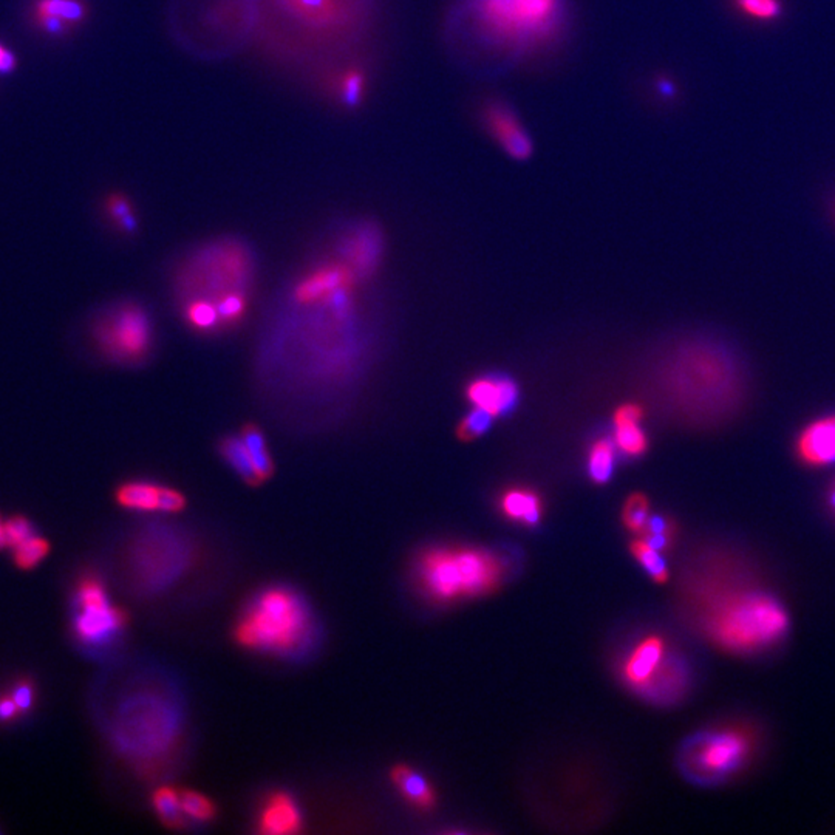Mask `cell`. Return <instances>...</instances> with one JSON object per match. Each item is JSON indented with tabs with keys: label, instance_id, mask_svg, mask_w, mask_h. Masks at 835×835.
I'll list each match as a JSON object with an SVG mask.
<instances>
[{
	"label": "cell",
	"instance_id": "obj_30",
	"mask_svg": "<svg viewBox=\"0 0 835 835\" xmlns=\"http://www.w3.org/2000/svg\"><path fill=\"white\" fill-rule=\"evenodd\" d=\"M180 795L188 820L197 823H207L217 817V804L205 794L194 789H181Z\"/></svg>",
	"mask_w": 835,
	"mask_h": 835
},
{
	"label": "cell",
	"instance_id": "obj_31",
	"mask_svg": "<svg viewBox=\"0 0 835 835\" xmlns=\"http://www.w3.org/2000/svg\"><path fill=\"white\" fill-rule=\"evenodd\" d=\"M650 501L642 492H633L627 497L622 506V523L629 532L639 535L650 518Z\"/></svg>",
	"mask_w": 835,
	"mask_h": 835
},
{
	"label": "cell",
	"instance_id": "obj_36",
	"mask_svg": "<svg viewBox=\"0 0 835 835\" xmlns=\"http://www.w3.org/2000/svg\"><path fill=\"white\" fill-rule=\"evenodd\" d=\"M13 698L16 701L17 708L21 710V713L30 712V708H33L34 704V685L33 682L30 681H21L17 682L14 690H13Z\"/></svg>",
	"mask_w": 835,
	"mask_h": 835
},
{
	"label": "cell",
	"instance_id": "obj_7",
	"mask_svg": "<svg viewBox=\"0 0 835 835\" xmlns=\"http://www.w3.org/2000/svg\"><path fill=\"white\" fill-rule=\"evenodd\" d=\"M789 620L785 608L763 593H740L719 597L708 608L704 628L727 650L751 652L772 646L783 637Z\"/></svg>",
	"mask_w": 835,
	"mask_h": 835
},
{
	"label": "cell",
	"instance_id": "obj_19",
	"mask_svg": "<svg viewBox=\"0 0 835 835\" xmlns=\"http://www.w3.org/2000/svg\"><path fill=\"white\" fill-rule=\"evenodd\" d=\"M796 452L809 466H828L835 462V415L809 424L796 441Z\"/></svg>",
	"mask_w": 835,
	"mask_h": 835
},
{
	"label": "cell",
	"instance_id": "obj_20",
	"mask_svg": "<svg viewBox=\"0 0 835 835\" xmlns=\"http://www.w3.org/2000/svg\"><path fill=\"white\" fill-rule=\"evenodd\" d=\"M642 407L633 402L619 407L612 417L614 435L612 441L622 455L628 458H639L648 449V438L640 427Z\"/></svg>",
	"mask_w": 835,
	"mask_h": 835
},
{
	"label": "cell",
	"instance_id": "obj_23",
	"mask_svg": "<svg viewBox=\"0 0 835 835\" xmlns=\"http://www.w3.org/2000/svg\"><path fill=\"white\" fill-rule=\"evenodd\" d=\"M217 451L229 468L233 469L246 485L257 488L265 483L240 434L223 436L222 440L218 441Z\"/></svg>",
	"mask_w": 835,
	"mask_h": 835
},
{
	"label": "cell",
	"instance_id": "obj_26",
	"mask_svg": "<svg viewBox=\"0 0 835 835\" xmlns=\"http://www.w3.org/2000/svg\"><path fill=\"white\" fill-rule=\"evenodd\" d=\"M240 436L245 441L250 457L254 460L257 470L262 475L263 481L271 479L276 470L273 457L268 449L267 438L262 429L254 423H246L240 429Z\"/></svg>",
	"mask_w": 835,
	"mask_h": 835
},
{
	"label": "cell",
	"instance_id": "obj_1",
	"mask_svg": "<svg viewBox=\"0 0 835 835\" xmlns=\"http://www.w3.org/2000/svg\"><path fill=\"white\" fill-rule=\"evenodd\" d=\"M568 0H453L444 40L452 59L475 76H498L558 44Z\"/></svg>",
	"mask_w": 835,
	"mask_h": 835
},
{
	"label": "cell",
	"instance_id": "obj_32",
	"mask_svg": "<svg viewBox=\"0 0 835 835\" xmlns=\"http://www.w3.org/2000/svg\"><path fill=\"white\" fill-rule=\"evenodd\" d=\"M50 552V543L40 535H31L13 549V558L17 568L33 569L38 567Z\"/></svg>",
	"mask_w": 835,
	"mask_h": 835
},
{
	"label": "cell",
	"instance_id": "obj_37",
	"mask_svg": "<svg viewBox=\"0 0 835 835\" xmlns=\"http://www.w3.org/2000/svg\"><path fill=\"white\" fill-rule=\"evenodd\" d=\"M21 715V710L17 708L16 701L12 693H4L0 695V721L2 723H10Z\"/></svg>",
	"mask_w": 835,
	"mask_h": 835
},
{
	"label": "cell",
	"instance_id": "obj_24",
	"mask_svg": "<svg viewBox=\"0 0 835 835\" xmlns=\"http://www.w3.org/2000/svg\"><path fill=\"white\" fill-rule=\"evenodd\" d=\"M151 803L156 817L167 830L186 828L189 820L183 811L180 789H175L172 786H160L152 792Z\"/></svg>",
	"mask_w": 835,
	"mask_h": 835
},
{
	"label": "cell",
	"instance_id": "obj_21",
	"mask_svg": "<svg viewBox=\"0 0 835 835\" xmlns=\"http://www.w3.org/2000/svg\"><path fill=\"white\" fill-rule=\"evenodd\" d=\"M390 779L409 804L419 811H429L436 804V794L427 777L409 764H396L390 770Z\"/></svg>",
	"mask_w": 835,
	"mask_h": 835
},
{
	"label": "cell",
	"instance_id": "obj_25",
	"mask_svg": "<svg viewBox=\"0 0 835 835\" xmlns=\"http://www.w3.org/2000/svg\"><path fill=\"white\" fill-rule=\"evenodd\" d=\"M616 444L608 438H599L590 447L588 475L596 485H607L616 468Z\"/></svg>",
	"mask_w": 835,
	"mask_h": 835
},
{
	"label": "cell",
	"instance_id": "obj_2",
	"mask_svg": "<svg viewBox=\"0 0 835 835\" xmlns=\"http://www.w3.org/2000/svg\"><path fill=\"white\" fill-rule=\"evenodd\" d=\"M379 0H259L256 44L278 61H339L367 40Z\"/></svg>",
	"mask_w": 835,
	"mask_h": 835
},
{
	"label": "cell",
	"instance_id": "obj_5",
	"mask_svg": "<svg viewBox=\"0 0 835 835\" xmlns=\"http://www.w3.org/2000/svg\"><path fill=\"white\" fill-rule=\"evenodd\" d=\"M514 560L488 548L438 546L418 557V586L430 601L457 602L488 596L511 576Z\"/></svg>",
	"mask_w": 835,
	"mask_h": 835
},
{
	"label": "cell",
	"instance_id": "obj_17",
	"mask_svg": "<svg viewBox=\"0 0 835 835\" xmlns=\"http://www.w3.org/2000/svg\"><path fill=\"white\" fill-rule=\"evenodd\" d=\"M89 8L84 0H34L33 22L44 33L61 36L85 21Z\"/></svg>",
	"mask_w": 835,
	"mask_h": 835
},
{
	"label": "cell",
	"instance_id": "obj_18",
	"mask_svg": "<svg viewBox=\"0 0 835 835\" xmlns=\"http://www.w3.org/2000/svg\"><path fill=\"white\" fill-rule=\"evenodd\" d=\"M469 401L490 417L513 412L518 401V387L509 378H477L466 390Z\"/></svg>",
	"mask_w": 835,
	"mask_h": 835
},
{
	"label": "cell",
	"instance_id": "obj_40",
	"mask_svg": "<svg viewBox=\"0 0 835 835\" xmlns=\"http://www.w3.org/2000/svg\"><path fill=\"white\" fill-rule=\"evenodd\" d=\"M831 501H832V505L835 506V490L832 492V496H831Z\"/></svg>",
	"mask_w": 835,
	"mask_h": 835
},
{
	"label": "cell",
	"instance_id": "obj_14",
	"mask_svg": "<svg viewBox=\"0 0 835 835\" xmlns=\"http://www.w3.org/2000/svg\"><path fill=\"white\" fill-rule=\"evenodd\" d=\"M339 252L355 277H367L378 267L382 254L381 231L374 223H356L340 240Z\"/></svg>",
	"mask_w": 835,
	"mask_h": 835
},
{
	"label": "cell",
	"instance_id": "obj_22",
	"mask_svg": "<svg viewBox=\"0 0 835 835\" xmlns=\"http://www.w3.org/2000/svg\"><path fill=\"white\" fill-rule=\"evenodd\" d=\"M500 511L511 522L537 526L543 517V503L535 490L513 488L501 494Z\"/></svg>",
	"mask_w": 835,
	"mask_h": 835
},
{
	"label": "cell",
	"instance_id": "obj_33",
	"mask_svg": "<svg viewBox=\"0 0 835 835\" xmlns=\"http://www.w3.org/2000/svg\"><path fill=\"white\" fill-rule=\"evenodd\" d=\"M107 214L117 228L124 231L126 234H134L138 229V220L135 215L134 207L127 197L123 194H111L107 198Z\"/></svg>",
	"mask_w": 835,
	"mask_h": 835
},
{
	"label": "cell",
	"instance_id": "obj_8",
	"mask_svg": "<svg viewBox=\"0 0 835 835\" xmlns=\"http://www.w3.org/2000/svg\"><path fill=\"white\" fill-rule=\"evenodd\" d=\"M618 672L629 690L661 706L678 701L687 689L685 664L657 635L633 640L619 659Z\"/></svg>",
	"mask_w": 835,
	"mask_h": 835
},
{
	"label": "cell",
	"instance_id": "obj_11",
	"mask_svg": "<svg viewBox=\"0 0 835 835\" xmlns=\"http://www.w3.org/2000/svg\"><path fill=\"white\" fill-rule=\"evenodd\" d=\"M78 612L73 631L83 644L104 646L123 633L128 625V612L113 605L106 586L95 576H85L76 590Z\"/></svg>",
	"mask_w": 835,
	"mask_h": 835
},
{
	"label": "cell",
	"instance_id": "obj_27",
	"mask_svg": "<svg viewBox=\"0 0 835 835\" xmlns=\"http://www.w3.org/2000/svg\"><path fill=\"white\" fill-rule=\"evenodd\" d=\"M629 552H631V556L635 557L636 562L646 569V573L656 584H665L667 582L670 573H668L667 562H665L661 551H657L652 545H648L642 537H636V539L629 541Z\"/></svg>",
	"mask_w": 835,
	"mask_h": 835
},
{
	"label": "cell",
	"instance_id": "obj_12",
	"mask_svg": "<svg viewBox=\"0 0 835 835\" xmlns=\"http://www.w3.org/2000/svg\"><path fill=\"white\" fill-rule=\"evenodd\" d=\"M479 121L507 155L524 160L532 154V139L514 107L505 101H486L479 110Z\"/></svg>",
	"mask_w": 835,
	"mask_h": 835
},
{
	"label": "cell",
	"instance_id": "obj_34",
	"mask_svg": "<svg viewBox=\"0 0 835 835\" xmlns=\"http://www.w3.org/2000/svg\"><path fill=\"white\" fill-rule=\"evenodd\" d=\"M494 418L489 413L481 410V409H473L472 412L462 418L457 426V436L460 440L468 443V441L477 440L481 435H485L490 427Z\"/></svg>",
	"mask_w": 835,
	"mask_h": 835
},
{
	"label": "cell",
	"instance_id": "obj_6",
	"mask_svg": "<svg viewBox=\"0 0 835 835\" xmlns=\"http://www.w3.org/2000/svg\"><path fill=\"white\" fill-rule=\"evenodd\" d=\"M233 636L245 650L290 656L310 646L314 637V619L297 591L271 586L246 605Z\"/></svg>",
	"mask_w": 835,
	"mask_h": 835
},
{
	"label": "cell",
	"instance_id": "obj_15",
	"mask_svg": "<svg viewBox=\"0 0 835 835\" xmlns=\"http://www.w3.org/2000/svg\"><path fill=\"white\" fill-rule=\"evenodd\" d=\"M256 826L257 832L263 835L301 834L303 813L290 792H269L257 813Z\"/></svg>",
	"mask_w": 835,
	"mask_h": 835
},
{
	"label": "cell",
	"instance_id": "obj_28",
	"mask_svg": "<svg viewBox=\"0 0 835 835\" xmlns=\"http://www.w3.org/2000/svg\"><path fill=\"white\" fill-rule=\"evenodd\" d=\"M730 5L740 16L758 23L775 22L785 12L783 0H730Z\"/></svg>",
	"mask_w": 835,
	"mask_h": 835
},
{
	"label": "cell",
	"instance_id": "obj_29",
	"mask_svg": "<svg viewBox=\"0 0 835 835\" xmlns=\"http://www.w3.org/2000/svg\"><path fill=\"white\" fill-rule=\"evenodd\" d=\"M333 92L344 106H356L365 92V75L361 68L356 67L346 68L336 73Z\"/></svg>",
	"mask_w": 835,
	"mask_h": 835
},
{
	"label": "cell",
	"instance_id": "obj_39",
	"mask_svg": "<svg viewBox=\"0 0 835 835\" xmlns=\"http://www.w3.org/2000/svg\"><path fill=\"white\" fill-rule=\"evenodd\" d=\"M8 548L6 545V535H5V522L0 517V551Z\"/></svg>",
	"mask_w": 835,
	"mask_h": 835
},
{
	"label": "cell",
	"instance_id": "obj_3",
	"mask_svg": "<svg viewBox=\"0 0 835 835\" xmlns=\"http://www.w3.org/2000/svg\"><path fill=\"white\" fill-rule=\"evenodd\" d=\"M254 282L250 248L235 239H218L194 250L177 277L183 303L201 302L217 312L222 331L239 327L248 314Z\"/></svg>",
	"mask_w": 835,
	"mask_h": 835
},
{
	"label": "cell",
	"instance_id": "obj_13",
	"mask_svg": "<svg viewBox=\"0 0 835 835\" xmlns=\"http://www.w3.org/2000/svg\"><path fill=\"white\" fill-rule=\"evenodd\" d=\"M118 505L141 514H179L188 506L183 492L149 479H128L115 490Z\"/></svg>",
	"mask_w": 835,
	"mask_h": 835
},
{
	"label": "cell",
	"instance_id": "obj_35",
	"mask_svg": "<svg viewBox=\"0 0 835 835\" xmlns=\"http://www.w3.org/2000/svg\"><path fill=\"white\" fill-rule=\"evenodd\" d=\"M6 545L10 549H14L17 545L27 541L28 537L33 535V528L27 518L22 515H14L8 518L5 522Z\"/></svg>",
	"mask_w": 835,
	"mask_h": 835
},
{
	"label": "cell",
	"instance_id": "obj_38",
	"mask_svg": "<svg viewBox=\"0 0 835 835\" xmlns=\"http://www.w3.org/2000/svg\"><path fill=\"white\" fill-rule=\"evenodd\" d=\"M16 66V56L13 55L12 51L8 50L6 47L0 44V73L13 72Z\"/></svg>",
	"mask_w": 835,
	"mask_h": 835
},
{
	"label": "cell",
	"instance_id": "obj_10",
	"mask_svg": "<svg viewBox=\"0 0 835 835\" xmlns=\"http://www.w3.org/2000/svg\"><path fill=\"white\" fill-rule=\"evenodd\" d=\"M93 336L109 359L127 365L145 361L155 342L151 314L136 302H124L107 310L96 322Z\"/></svg>",
	"mask_w": 835,
	"mask_h": 835
},
{
	"label": "cell",
	"instance_id": "obj_4",
	"mask_svg": "<svg viewBox=\"0 0 835 835\" xmlns=\"http://www.w3.org/2000/svg\"><path fill=\"white\" fill-rule=\"evenodd\" d=\"M167 31L201 61H222L256 42L259 0H169Z\"/></svg>",
	"mask_w": 835,
	"mask_h": 835
},
{
	"label": "cell",
	"instance_id": "obj_16",
	"mask_svg": "<svg viewBox=\"0 0 835 835\" xmlns=\"http://www.w3.org/2000/svg\"><path fill=\"white\" fill-rule=\"evenodd\" d=\"M355 274L344 262H331L312 269V273L302 278L294 290V301L302 305L322 303L334 293L351 288Z\"/></svg>",
	"mask_w": 835,
	"mask_h": 835
},
{
	"label": "cell",
	"instance_id": "obj_9",
	"mask_svg": "<svg viewBox=\"0 0 835 835\" xmlns=\"http://www.w3.org/2000/svg\"><path fill=\"white\" fill-rule=\"evenodd\" d=\"M751 751V736L744 732L710 730L685 740L678 761L685 778L698 785H712L736 772Z\"/></svg>",
	"mask_w": 835,
	"mask_h": 835
}]
</instances>
